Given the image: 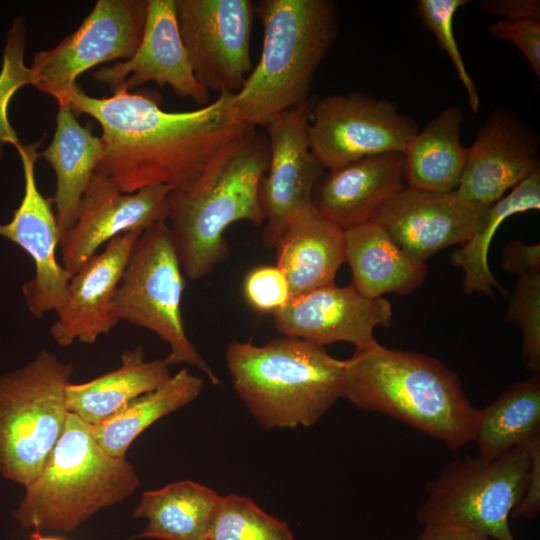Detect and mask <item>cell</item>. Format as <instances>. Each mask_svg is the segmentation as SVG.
<instances>
[{
    "instance_id": "1",
    "label": "cell",
    "mask_w": 540,
    "mask_h": 540,
    "mask_svg": "<svg viewBox=\"0 0 540 540\" xmlns=\"http://www.w3.org/2000/svg\"><path fill=\"white\" fill-rule=\"evenodd\" d=\"M220 94L202 108L167 112L152 92L88 95L76 85L68 107L87 114L102 128L103 154L95 170L121 192L155 185L180 190L193 184L211 162L249 129L232 123Z\"/></svg>"
},
{
    "instance_id": "2",
    "label": "cell",
    "mask_w": 540,
    "mask_h": 540,
    "mask_svg": "<svg viewBox=\"0 0 540 540\" xmlns=\"http://www.w3.org/2000/svg\"><path fill=\"white\" fill-rule=\"evenodd\" d=\"M342 398L459 449L473 441L479 409L457 374L431 356L378 342L346 359Z\"/></svg>"
},
{
    "instance_id": "3",
    "label": "cell",
    "mask_w": 540,
    "mask_h": 540,
    "mask_svg": "<svg viewBox=\"0 0 540 540\" xmlns=\"http://www.w3.org/2000/svg\"><path fill=\"white\" fill-rule=\"evenodd\" d=\"M269 157L267 135L251 128L193 184L169 193L166 222L185 277L204 278L227 258L224 232L231 224L265 222L259 189Z\"/></svg>"
},
{
    "instance_id": "4",
    "label": "cell",
    "mask_w": 540,
    "mask_h": 540,
    "mask_svg": "<svg viewBox=\"0 0 540 540\" xmlns=\"http://www.w3.org/2000/svg\"><path fill=\"white\" fill-rule=\"evenodd\" d=\"M255 11L264 30L260 58L225 102L232 123L253 128L311 97L316 71L338 33L330 0H262Z\"/></svg>"
},
{
    "instance_id": "5",
    "label": "cell",
    "mask_w": 540,
    "mask_h": 540,
    "mask_svg": "<svg viewBox=\"0 0 540 540\" xmlns=\"http://www.w3.org/2000/svg\"><path fill=\"white\" fill-rule=\"evenodd\" d=\"M226 365L236 393L266 429L309 427L342 398L346 360L299 338L233 341Z\"/></svg>"
},
{
    "instance_id": "6",
    "label": "cell",
    "mask_w": 540,
    "mask_h": 540,
    "mask_svg": "<svg viewBox=\"0 0 540 540\" xmlns=\"http://www.w3.org/2000/svg\"><path fill=\"white\" fill-rule=\"evenodd\" d=\"M139 483L133 464L105 453L92 426L69 412L44 468L25 487L12 516L24 528L71 532L132 495Z\"/></svg>"
},
{
    "instance_id": "7",
    "label": "cell",
    "mask_w": 540,
    "mask_h": 540,
    "mask_svg": "<svg viewBox=\"0 0 540 540\" xmlns=\"http://www.w3.org/2000/svg\"><path fill=\"white\" fill-rule=\"evenodd\" d=\"M73 367L42 349L25 366L0 375V473L30 485L59 440L69 411L65 387Z\"/></svg>"
},
{
    "instance_id": "8",
    "label": "cell",
    "mask_w": 540,
    "mask_h": 540,
    "mask_svg": "<svg viewBox=\"0 0 540 540\" xmlns=\"http://www.w3.org/2000/svg\"><path fill=\"white\" fill-rule=\"evenodd\" d=\"M534 441L490 461L466 456L447 464L427 483L418 521L423 526L464 529L494 540H516L508 519L525 493Z\"/></svg>"
},
{
    "instance_id": "9",
    "label": "cell",
    "mask_w": 540,
    "mask_h": 540,
    "mask_svg": "<svg viewBox=\"0 0 540 540\" xmlns=\"http://www.w3.org/2000/svg\"><path fill=\"white\" fill-rule=\"evenodd\" d=\"M166 221L144 230L135 243L114 293L111 313L118 320L146 328L168 344L164 358L171 365L187 364L210 382L219 379L189 340L181 302L185 278Z\"/></svg>"
},
{
    "instance_id": "10",
    "label": "cell",
    "mask_w": 540,
    "mask_h": 540,
    "mask_svg": "<svg viewBox=\"0 0 540 540\" xmlns=\"http://www.w3.org/2000/svg\"><path fill=\"white\" fill-rule=\"evenodd\" d=\"M147 0H97L73 33L38 51L30 67L32 86L68 106L77 78L99 64L131 58L142 40Z\"/></svg>"
},
{
    "instance_id": "11",
    "label": "cell",
    "mask_w": 540,
    "mask_h": 540,
    "mask_svg": "<svg viewBox=\"0 0 540 540\" xmlns=\"http://www.w3.org/2000/svg\"><path fill=\"white\" fill-rule=\"evenodd\" d=\"M419 131L398 105L359 92L316 99L308 127L311 150L332 170L384 153H403Z\"/></svg>"
},
{
    "instance_id": "12",
    "label": "cell",
    "mask_w": 540,
    "mask_h": 540,
    "mask_svg": "<svg viewBox=\"0 0 540 540\" xmlns=\"http://www.w3.org/2000/svg\"><path fill=\"white\" fill-rule=\"evenodd\" d=\"M255 14L250 0H176L178 29L193 73L209 92L234 94L252 71Z\"/></svg>"
},
{
    "instance_id": "13",
    "label": "cell",
    "mask_w": 540,
    "mask_h": 540,
    "mask_svg": "<svg viewBox=\"0 0 540 540\" xmlns=\"http://www.w3.org/2000/svg\"><path fill=\"white\" fill-rule=\"evenodd\" d=\"M316 99L311 96L264 127L270 157L259 198L266 222L263 242L270 248L276 247L289 222L312 206L313 190L324 174L325 169L311 150L308 135Z\"/></svg>"
},
{
    "instance_id": "14",
    "label": "cell",
    "mask_w": 540,
    "mask_h": 540,
    "mask_svg": "<svg viewBox=\"0 0 540 540\" xmlns=\"http://www.w3.org/2000/svg\"><path fill=\"white\" fill-rule=\"evenodd\" d=\"M41 143L42 139L15 147L23 167L24 194L12 219L0 223V236L21 247L34 263L35 274L23 285V295L28 310L37 318L62 308L71 278L56 258L60 235L52 210L54 200L45 198L36 182L35 163Z\"/></svg>"
},
{
    "instance_id": "15",
    "label": "cell",
    "mask_w": 540,
    "mask_h": 540,
    "mask_svg": "<svg viewBox=\"0 0 540 540\" xmlns=\"http://www.w3.org/2000/svg\"><path fill=\"white\" fill-rule=\"evenodd\" d=\"M172 190L155 185L123 193L95 172L81 199L75 224L60 242L62 266L70 277L113 238L166 221L167 198Z\"/></svg>"
},
{
    "instance_id": "16",
    "label": "cell",
    "mask_w": 540,
    "mask_h": 540,
    "mask_svg": "<svg viewBox=\"0 0 540 540\" xmlns=\"http://www.w3.org/2000/svg\"><path fill=\"white\" fill-rule=\"evenodd\" d=\"M392 316L387 300L366 298L352 284L315 289L290 299L273 314L276 330L287 337L322 347L347 342L356 350L377 342L374 330L389 327Z\"/></svg>"
},
{
    "instance_id": "17",
    "label": "cell",
    "mask_w": 540,
    "mask_h": 540,
    "mask_svg": "<svg viewBox=\"0 0 540 540\" xmlns=\"http://www.w3.org/2000/svg\"><path fill=\"white\" fill-rule=\"evenodd\" d=\"M456 193L488 207L539 167V137L521 117L505 107L495 108L480 128Z\"/></svg>"
},
{
    "instance_id": "18",
    "label": "cell",
    "mask_w": 540,
    "mask_h": 540,
    "mask_svg": "<svg viewBox=\"0 0 540 540\" xmlns=\"http://www.w3.org/2000/svg\"><path fill=\"white\" fill-rule=\"evenodd\" d=\"M486 209L456 191L437 193L405 186L376 220L411 259L425 263L438 251L467 242Z\"/></svg>"
},
{
    "instance_id": "19",
    "label": "cell",
    "mask_w": 540,
    "mask_h": 540,
    "mask_svg": "<svg viewBox=\"0 0 540 540\" xmlns=\"http://www.w3.org/2000/svg\"><path fill=\"white\" fill-rule=\"evenodd\" d=\"M94 78L113 93L154 81L199 105L210 103V92L197 81L179 33L176 0H147L143 36L135 54L96 70Z\"/></svg>"
},
{
    "instance_id": "20",
    "label": "cell",
    "mask_w": 540,
    "mask_h": 540,
    "mask_svg": "<svg viewBox=\"0 0 540 540\" xmlns=\"http://www.w3.org/2000/svg\"><path fill=\"white\" fill-rule=\"evenodd\" d=\"M142 232L113 238L70 278L65 303L50 327L57 345L67 347L75 341L93 344L118 324L111 313L112 299Z\"/></svg>"
},
{
    "instance_id": "21",
    "label": "cell",
    "mask_w": 540,
    "mask_h": 540,
    "mask_svg": "<svg viewBox=\"0 0 540 540\" xmlns=\"http://www.w3.org/2000/svg\"><path fill=\"white\" fill-rule=\"evenodd\" d=\"M403 153L365 157L328 170L317 182L312 206L341 229L376 220L404 187Z\"/></svg>"
},
{
    "instance_id": "22",
    "label": "cell",
    "mask_w": 540,
    "mask_h": 540,
    "mask_svg": "<svg viewBox=\"0 0 540 540\" xmlns=\"http://www.w3.org/2000/svg\"><path fill=\"white\" fill-rule=\"evenodd\" d=\"M275 248L276 266L287 279L291 299L333 285L345 262L343 229L313 206L289 222Z\"/></svg>"
},
{
    "instance_id": "23",
    "label": "cell",
    "mask_w": 540,
    "mask_h": 540,
    "mask_svg": "<svg viewBox=\"0 0 540 540\" xmlns=\"http://www.w3.org/2000/svg\"><path fill=\"white\" fill-rule=\"evenodd\" d=\"M343 231L351 284L362 296L376 299L388 293L409 295L424 283L427 265L411 259L378 220Z\"/></svg>"
},
{
    "instance_id": "24",
    "label": "cell",
    "mask_w": 540,
    "mask_h": 540,
    "mask_svg": "<svg viewBox=\"0 0 540 540\" xmlns=\"http://www.w3.org/2000/svg\"><path fill=\"white\" fill-rule=\"evenodd\" d=\"M68 106H59L51 143L40 153L54 169L56 220L60 242L75 224L81 199L103 154L91 123L82 126Z\"/></svg>"
},
{
    "instance_id": "25",
    "label": "cell",
    "mask_w": 540,
    "mask_h": 540,
    "mask_svg": "<svg viewBox=\"0 0 540 540\" xmlns=\"http://www.w3.org/2000/svg\"><path fill=\"white\" fill-rule=\"evenodd\" d=\"M463 122L462 109L449 106L411 138L403 152L406 186L437 193L458 188L469 152L461 143Z\"/></svg>"
},
{
    "instance_id": "26",
    "label": "cell",
    "mask_w": 540,
    "mask_h": 540,
    "mask_svg": "<svg viewBox=\"0 0 540 540\" xmlns=\"http://www.w3.org/2000/svg\"><path fill=\"white\" fill-rule=\"evenodd\" d=\"M171 377L165 359L145 360L142 346L126 351L117 369L83 383H68L65 401L70 413L94 426L132 399L153 391Z\"/></svg>"
},
{
    "instance_id": "27",
    "label": "cell",
    "mask_w": 540,
    "mask_h": 540,
    "mask_svg": "<svg viewBox=\"0 0 540 540\" xmlns=\"http://www.w3.org/2000/svg\"><path fill=\"white\" fill-rule=\"evenodd\" d=\"M220 495L191 480H181L142 493L133 517L147 525L137 538L205 540Z\"/></svg>"
},
{
    "instance_id": "28",
    "label": "cell",
    "mask_w": 540,
    "mask_h": 540,
    "mask_svg": "<svg viewBox=\"0 0 540 540\" xmlns=\"http://www.w3.org/2000/svg\"><path fill=\"white\" fill-rule=\"evenodd\" d=\"M204 380L186 367L171 375L157 389L142 394L92 426L93 436L111 457L124 458L133 441L162 417L192 402L201 393Z\"/></svg>"
},
{
    "instance_id": "29",
    "label": "cell",
    "mask_w": 540,
    "mask_h": 540,
    "mask_svg": "<svg viewBox=\"0 0 540 540\" xmlns=\"http://www.w3.org/2000/svg\"><path fill=\"white\" fill-rule=\"evenodd\" d=\"M537 438H540V376L533 373L479 409L473 442L478 448V458L490 461Z\"/></svg>"
},
{
    "instance_id": "30",
    "label": "cell",
    "mask_w": 540,
    "mask_h": 540,
    "mask_svg": "<svg viewBox=\"0 0 540 540\" xmlns=\"http://www.w3.org/2000/svg\"><path fill=\"white\" fill-rule=\"evenodd\" d=\"M540 209V169L516 185L505 197L487 207L479 226L463 246L451 256V263L464 273L465 294L494 296V289L506 295L488 264V252L499 226L510 216Z\"/></svg>"
},
{
    "instance_id": "31",
    "label": "cell",
    "mask_w": 540,
    "mask_h": 540,
    "mask_svg": "<svg viewBox=\"0 0 540 540\" xmlns=\"http://www.w3.org/2000/svg\"><path fill=\"white\" fill-rule=\"evenodd\" d=\"M205 540H296L288 525L250 498L220 496Z\"/></svg>"
},
{
    "instance_id": "32",
    "label": "cell",
    "mask_w": 540,
    "mask_h": 540,
    "mask_svg": "<svg viewBox=\"0 0 540 540\" xmlns=\"http://www.w3.org/2000/svg\"><path fill=\"white\" fill-rule=\"evenodd\" d=\"M469 3L468 0H419L417 15L425 29L431 31L439 47L445 51L463 85L471 110L479 109L480 98L475 83L467 71L464 59L454 34V18L457 11Z\"/></svg>"
},
{
    "instance_id": "33",
    "label": "cell",
    "mask_w": 540,
    "mask_h": 540,
    "mask_svg": "<svg viewBox=\"0 0 540 540\" xmlns=\"http://www.w3.org/2000/svg\"><path fill=\"white\" fill-rule=\"evenodd\" d=\"M26 27L21 17L16 18L7 34L0 71V157L6 144H20L15 129L8 120V104L16 91L32 85L30 67L24 63Z\"/></svg>"
},
{
    "instance_id": "34",
    "label": "cell",
    "mask_w": 540,
    "mask_h": 540,
    "mask_svg": "<svg viewBox=\"0 0 540 540\" xmlns=\"http://www.w3.org/2000/svg\"><path fill=\"white\" fill-rule=\"evenodd\" d=\"M505 321L520 328L526 368L539 373L540 273L519 276L509 299Z\"/></svg>"
},
{
    "instance_id": "35",
    "label": "cell",
    "mask_w": 540,
    "mask_h": 540,
    "mask_svg": "<svg viewBox=\"0 0 540 540\" xmlns=\"http://www.w3.org/2000/svg\"><path fill=\"white\" fill-rule=\"evenodd\" d=\"M243 292L249 306L260 313L274 314L291 299L287 279L276 265L250 270L244 279Z\"/></svg>"
},
{
    "instance_id": "36",
    "label": "cell",
    "mask_w": 540,
    "mask_h": 540,
    "mask_svg": "<svg viewBox=\"0 0 540 540\" xmlns=\"http://www.w3.org/2000/svg\"><path fill=\"white\" fill-rule=\"evenodd\" d=\"M494 38L513 44L540 78V21L530 18L500 19L488 27Z\"/></svg>"
},
{
    "instance_id": "37",
    "label": "cell",
    "mask_w": 540,
    "mask_h": 540,
    "mask_svg": "<svg viewBox=\"0 0 540 540\" xmlns=\"http://www.w3.org/2000/svg\"><path fill=\"white\" fill-rule=\"evenodd\" d=\"M501 266L504 271L519 276L540 273V244H526L520 240L507 243Z\"/></svg>"
},
{
    "instance_id": "38",
    "label": "cell",
    "mask_w": 540,
    "mask_h": 540,
    "mask_svg": "<svg viewBox=\"0 0 540 540\" xmlns=\"http://www.w3.org/2000/svg\"><path fill=\"white\" fill-rule=\"evenodd\" d=\"M540 509V438L536 439L531 449V466L528 484L519 504L511 517L534 519Z\"/></svg>"
},
{
    "instance_id": "39",
    "label": "cell",
    "mask_w": 540,
    "mask_h": 540,
    "mask_svg": "<svg viewBox=\"0 0 540 540\" xmlns=\"http://www.w3.org/2000/svg\"><path fill=\"white\" fill-rule=\"evenodd\" d=\"M479 8L482 13L498 15L502 19L530 18L540 21L539 0H484Z\"/></svg>"
},
{
    "instance_id": "40",
    "label": "cell",
    "mask_w": 540,
    "mask_h": 540,
    "mask_svg": "<svg viewBox=\"0 0 540 540\" xmlns=\"http://www.w3.org/2000/svg\"><path fill=\"white\" fill-rule=\"evenodd\" d=\"M415 540H491L490 538L457 528H440L423 526L422 531Z\"/></svg>"
},
{
    "instance_id": "41",
    "label": "cell",
    "mask_w": 540,
    "mask_h": 540,
    "mask_svg": "<svg viewBox=\"0 0 540 540\" xmlns=\"http://www.w3.org/2000/svg\"><path fill=\"white\" fill-rule=\"evenodd\" d=\"M31 540H66L61 537L56 536H45L40 533V530H36L31 533Z\"/></svg>"
}]
</instances>
